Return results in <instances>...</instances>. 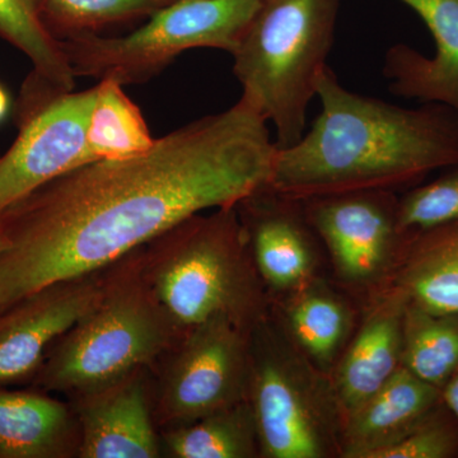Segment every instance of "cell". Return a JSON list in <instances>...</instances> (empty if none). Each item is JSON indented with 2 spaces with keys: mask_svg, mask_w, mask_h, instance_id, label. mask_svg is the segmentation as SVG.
Wrapping results in <instances>:
<instances>
[{
  "mask_svg": "<svg viewBox=\"0 0 458 458\" xmlns=\"http://www.w3.org/2000/svg\"><path fill=\"white\" fill-rule=\"evenodd\" d=\"M322 110L294 146L278 148L269 186L309 199L418 185L458 164V113L441 104L399 107L344 89L328 66L316 87Z\"/></svg>",
  "mask_w": 458,
  "mask_h": 458,
  "instance_id": "7a4b0ae2",
  "label": "cell"
},
{
  "mask_svg": "<svg viewBox=\"0 0 458 458\" xmlns=\"http://www.w3.org/2000/svg\"><path fill=\"white\" fill-rule=\"evenodd\" d=\"M155 141L140 108L126 96L122 84L99 81L87 129L92 158H128L147 152Z\"/></svg>",
  "mask_w": 458,
  "mask_h": 458,
  "instance_id": "603a6c76",
  "label": "cell"
},
{
  "mask_svg": "<svg viewBox=\"0 0 458 458\" xmlns=\"http://www.w3.org/2000/svg\"><path fill=\"white\" fill-rule=\"evenodd\" d=\"M98 86L45 96L23 87L16 104L18 135L0 156V213L65 172L95 161L87 129Z\"/></svg>",
  "mask_w": 458,
  "mask_h": 458,
  "instance_id": "9c48e42d",
  "label": "cell"
},
{
  "mask_svg": "<svg viewBox=\"0 0 458 458\" xmlns=\"http://www.w3.org/2000/svg\"><path fill=\"white\" fill-rule=\"evenodd\" d=\"M181 335L135 250L117 261L102 300L51 345L31 387L71 399L150 369Z\"/></svg>",
  "mask_w": 458,
  "mask_h": 458,
  "instance_id": "277c9868",
  "label": "cell"
},
{
  "mask_svg": "<svg viewBox=\"0 0 458 458\" xmlns=\"http://www.w3.org/2000/svg\"><path fill=\"white\" fill-rule=\"evenodd\" d=\"M78 451L71 403L32 387H0V458H73Z\"/></svg>",
  "mask_w": 458,
  "mask_h": 458,
  "instance_id": "ac0fdd59",
  "label": "cell"
},
{
  "mask_svg": "<svg viewBox=\"0 0 458 458\" xmlns=\"http://www.w3.org/2000/svg\"><path fill=\"white\" fill-rule=\"evenodd\" d=\"M250 334L225 318L186 331L150 367L158 432L249 400Z\"/></svg>",
  "mask_w": 458,
  "mask_h": 458,
  "instance_id": "ba28073f",
  "label": "cell"
},
{
  "mask_svg": "<svg viewBox=\"0 0 458 458\" xmlns=\"http://www.w3.org/2000/svg\"><path fill=\"white\" fill-rule=\"evenodd\" d=\"M5 247V240L4 236H3L2 227H0V252L4 250Z\"/></svg>",
  "mask_w": 458,
  "mask_h": 458,
  "instance_id": "f1b7e54d",
  "label": "cell"
},
{
  "mask_svg": "<svg viewBox=\"0 0 458 458\" xmlns=\"http://www.w3.org/2000/svg\"><path fill=\"white\" fill-rule=\"evenodd\" d=\"M301 200L339 282L369 297L381 289L405 238L397 223L394 191L360 190Z\"/></svg>",
  "mask_w": 458,
  "mask_h": 458,
  "instance_id": "30bf717a",
  "label": "cell"
},
{
  "mask_svg": "<svg viewBox=\"0 0 458 458\" xmlns=\"http://www.w3.org/2000/svg\"><path fill=\"white\" fill-rule=\"evenodd\" d=\"M254 410L262 458L342 457L345 412L333 379L271 315L250 334Z\"/></svg>",
  "mask_w": 458,
  "mask_h": 458,
  "instance_id": "8992f818",
  "label": "cell"
},
{
  "mask_svg": "<svg viewBox=\"0 0 458 458\" xmlns=\"http://www.w3.org/2000/svg\"><path fill=\"white\" fill-rule=\"evenodd\" d=\"M442 401V391L401 366L351 414L344 428L342 458H373L393 445Z\"/></svg>",
  "mask_w": 458,
  "mask_h": 458,
  "instance_id": "2e32d148",
  "label": "cell"
},
{
  "mask_svg": "<svg viewBox=\"0 0 458 458\" xmlns=\"http://www.w3.org/2000/svg\"><path fill=\"white\" fill-rule=\"evenodd\" d=\"M426 185H418L399 199L397 223L401 233L458 221V164Z\"/></svg>",
  "mask_w": 458,
  "mask_h": 458,
  "instance_id": "d4e9b609",
  "label": "cell"
},
{
  "mask_svg": "<svg viewBox=\"0 0 458 458\" xmlns=\"http://www.w3.org/2000/svg\"><path fill=\"white\" fill-rule=\"evenodd\" d=\"M9 108V98L5 89H3L2 84H0V122L4 119L5 114L8 113Z\"/></svg>",
  "mask_w": 458,
  "mask_h": 458,
  "instance_id": "83f0119b",
  "label": "cell"
},
{
  "mask_svg": "<svg viewBox=\"0 0 458 458\" xmlns=\"http://www.w3.org/2000/svg\"><path fill=\"white\" fill-rule=\"evenodd\" d=\"M458 456V421L441 401L417 426L373 458H451Z\"/></svg>",
  "mask_w": 458,
  "mask_h": 458,
  "instance_id": "484cf974",
  "label": "cell"
},
{
  "mask_svg": "<svg viewBox=\"0 0 458 458\" xmlns=\"http://www.w3.org/2000/svg\"><path fill=\"white\" fill-rule=\"evenodd\" d=\"M264 0H172L126 36L80 33L62 38L75 77L140 84L185 51L209 47L233 54Z\"/></svg>",
  "mask_w": 458,
  "mask_h": 458,
  "instance_id": "52a82bcc",
  "label": "cell"
},
{
  "mask_svg": "<svg viewBox=\"0 0 458 458\" xmlns=\"http://www.w3.org/2000/svg\"><path fill=\"white\" fill-rule=\"evenodd\" d=\"M140 267L181 334L214 318L252 331L271 313L236 205L199 213L140 247Z\"/></svg>",
  "mask_w": 458,
  "mask_h": 458,
  "instance_id": "3957f363",
  "label": "cell"
},
{
  "mask_svg": "<svg viewBox=\"0 0 458 458\" xmlns=\"http://www.w3.org/2000/svg\"><path fill=\"white\" fill-rule=\"evenodd\" d=\"M162 454L172 458L260 457L258 427L250 401L159 432Z\"/></svg>",
  "mask_w": 458,
  "mask_h": 458,
  "instance_id": "ffe728a7",
  "label": "cell"
},
{
  "mask_svg": "<svg viewBox=\"0 0 458 458\" xmlns=\"http://www.w3.org/2000/svg\"><path fill=\"white\" fill-rule=\"evenodd\" d=\"M384 286L426 311L458 315V221L406 233Z\"/></svg>",
  "mask_w": 458,
  "mask_h": 458,
  "instance_id": "d6986e66",
  "label": "cell"
},
{
  "mask_svg": "<svg viewBox=\"0 0 458 458\" xmlns=\"http://www.w3.org/2000/svg\"><path fill=\"white\" fill-rule=\"evenodd\" d=\"M432 33L436 53L428 57L405 44L386 53L384 74L399 98L441 104L458 113V0H400Z\"/></svg>",
  "mask_w": 458,
  "mask_h": 458,
  "instance_id": "9a60e30c",
  "label": "cell"
},
{
  "mask_svg": "<svg viewBox=\"0 0 458 458\" xmlns=\"http://www.w3.org/2000/svg\"><path fill=\"white\" fill-rule=\"evenodd\" d=\"M267 120L245 99L156 140L147 152L60 174L0 213V312L42 286L102 269L205 210L269 185Z\"/></svg>",
  "mask_w": 458,
  "mask_h": 458,
  "instance_id": "6da1fadb",
  "label": "cell"
},
{
  "mask_svg": "<svg viewBox=\"0 0 458 458\" xmlns=\"http://www.w3.org/2000/svg\"><path fill=\"white\" fill-rule=\"evenodd\" d=\"M0 38L29 57L33 80L56 95L73 92V69L47 25L42 0H0Z\"/></svg>",
  "mask_w": 458,
  "mask_h": 458,
  "instance_id": "44dd1931",
  "label": "cell"
},
{
  "mask_svg": "<svg viewBox=\"0 0 458 458\" xmlns=\"http://www.w3.org/2000/svg\"><path fill=\"white\" fill-rule=\"evenodd\" d=\"M271 315L292 343L322 372L331 376L354 330V310L324 279L271 298Z\"/></svg>",
  "mask_w": 458,
  "mask_h": 458,
  "instance_id": "e0dca14e",
  "label": "cell"
},
{
  "mask_svg": "<svg viewBox=\"0 0 458 458\" xmlns=\"http://www.w3.org/2000/svg\"><path fill=\"white\" fill-rule=\"evenodd\" d=\"M442 401L458 421V372L442 388Z\"/></svg>",
  "mask_w": 458,
  "mask_h": 458,
  "instance_id": "4316f807",
  "label": "cell"
},
{
  "mask_svg": "<svg viewBox=\"0 0 458 458\" xmlns=\"http://www.w3.org/2000/svg\"><path fill=\"white\" fill-rule=\"evenodd\" d=\"M80 427L78 458H158L150 369L69 399Z\"/></svg>",
  "mask_w": 458,
  "mask_h": 458,
  "instance_id": "4fadbf2b",
  "label": "cell"
},
{
  "mask_svg": "<svg viewBox=\"0 0 458 458\" xmlns=\"http://www.w3.org/2000/svg\"><path fill=\"white\" fill-rule=\"evenodd\" d=\"M172 0H42L56 38L95 33L101 27L155 13Z\"/></svg>",
  "mask_w": 458,
  "mask_h": 458,
  "instance_id": "cb8c5ba5",
  "label": "cell"
},
{
  "mask_svg": "<svg viewBox=\"0 0 458 458\" xmlns=\"http://www.w3.org/2000/svg\"><path fill=\"white\" fill-rule=\"evenodd\" d=\"M116 264L42 286L0 312V387L31 385L51 345L106 293Z\"/></svg>",
  "mask_w": 458,
  "mask_h": 458,
  "instance_id": "8fae6325",
  "label": "cell"
},
{
  "mask_svg": "<svg viewBox=\"0 0 458 458\" xmlns=\"http://www.w3.org/2000/svg\"><path fill=\"white\" fill-rule=\"evenodd\" d=\"M369 301L360 327L331 372L345 418L403 366L405 298L384 286Z\"/></svg>",
  "mask_w": 458,
  "mask_h": 458,
  "instance_id": "5bb4252c",
  "label": "cell"
},
{
  "mask_svg": "<svg viewBox=\"0 0 458 458\" xmlns=\"http://www.w3.org/2000/svg\"><path fill=\"white\" fill-rule=\"evenodd\" d=\"M236 208L270 298L292 293L318 278L321 241L301 199L286 197L267 185Z\"/></svg>",
  "mask_w": 458,
  "mask_h": 458,
  "instance_id": "7c38bea8",
  "label": "cell"
},
{
  "mask_svg": "<svg viewBox=\"0 0 458 458\" xmlns=\"http://www.w3.org/2000/svg\"><path fill=\"white\" fill-rule=\"evenodd\" d=\"M340 0H264L233 56L242 96L276 126L278 148L306 132L307 108L333 47Z\"/></svg>",
  "mask_w": 458,
  "mask_h": 458,
  "instance_id": "5b68a950",
  "label": "cell"
},
{
  "mask_svg": "<svg viewBox=\"0 0 458 458\" xmlns=\"http://www.w3.org/2000/svg\"><path fill=\"white\" fill-rule=\"evenodd\" d=\"M403 367L442 391L458 372V315L433 313L406 303Z\"/></svg>",
  "mask_w": 458,
  "mask_h": 458,
  "instance_id": "7402d4cb",
  "label": "cell"
}]
</instances>
